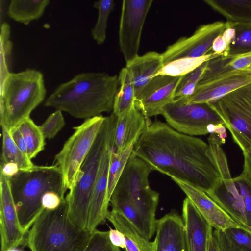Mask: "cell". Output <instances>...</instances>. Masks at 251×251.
<instances>
[{
    "label": "cell",
    "mask_w": 251,
    "mask_h": 251,
    "mask_svg": "<svg viewBox=\"0 0 251 251\" xmlns=\"http://www.w3.org/2000/svg\"><path fill=\"white\" fill-rule=\"evenodd\" d=\"M218 56H220L211 52L200 57L182 58L174 60L164 65L155 76L165 75L181 77L194 70L203 63Z\"/></svg>",
    "instance_id": "30"
},
{
    "label": "cell",
    "mask_w": 251,
    "mask_h": 251,
    "mask_svg": "<svg viewBox=\"0 0 251 251\" xmlns=\"http://www.w3.org/2000/svg\"><path fill=\"white\" fill-rule=\"evenodd\" d=\"M244 165L240 176L247 182L251 188V150L243 152Z\"/></svg>",
    "instance_id": "43"
},
{
    "label": "cell",
    "mask_w": 251,
    "mask_h": 251,
    "mask_svg": "<svg viewBox=\"0 0 251 251\" xmlns=\"http://www.w3.org/2000/svg\"><path fill=\"white\" fill-rule=\"evenodd\" d=\"M50 2L49 0H12L7 14L13 20L27 25L42 16Z\"/></svg>",
    "instance_id": "26"
},
{
    "label": "cell",
    "mask_w": 251,
    "mask_h": 251,
    "mask_svg": "<svg viewBox=\"0 0 251 251\" xmlns=\"http://www.w3.org/2000/svg\"><path fill=\"white\" fill-rule=\"evenodd\" d=\"M118 76L106 73H82L60 84L44 102L47 107L87 119L113 111Z\"/></svg>",
    "instance_id": "2"
},
{
    "label": "cell",
    "mask_w": 251,
    "mask_h": 251,
    "mask_svg": "<svg viewBox=\"0 0 251 251\" xmlns=\"http://www.w3.org/2000/svg\"><path fill=\"white\" fill-rule=\"evenodd\" d=\"M63 200L57 193L49 191L43 196L41 204L44 209L54 210L59 207Z\"/></svg>",
    "instance_id": "41"
},
{
    "label": "cell",
    "mask_w": 251,
    "mask_h": 251,
    "mask_svg": "<svg viewBox=\"0 0 251 251\" xmlns=\"http://www.w3.org/2000/svg\"><path fill=\"white\" fill-rule=\"evenodd\" d=\"M251 65V51L232 58L218 56L207 61L198 84L227 73L244 70Z\"/></svg>",
    "instance_id": "24"
},
{
    "label": "cell",
    "mask_w": 251,
    "mask_h": 251,
    "mask_svg": "<svg viewBox=\"0 0 251 251\" xmlns=\"http://www.w3.org/2000/svg\"><path fill=\"white\" fill-rule=\"evenodd\" d=\"M233 180L244 200L247 218L246 225L251 226V188L240 175Z\"/></svg>",
    "instance_id": "40"
},
{
    "label": "cell",
    "mask_w": 251,
    "mask_h": 251,
    "mask_svg": "<svg viewBox=\"0 0 251 251\" xmlns=\"http://www.w3.org/2000/svg\"><path fill=\"white\" fill-rule=\"evenodd\" d=\"M163 65L162 54L155 51H149L143 55H138L126 63V68L130 72L133 78L136 97Z\"/></svg>",
    "instance_id": "22"
},
{
    "label": "cell",
    "mask_w": 251,
    "mask_h": 251,
    "mask_svg": "<svg viewBox=\"0 0 251 251\" xmlns=\"http://www.w3.org/2000/svg\"><path fill=\"white\" fill-rule=\"evenodd\" d=\"M10 25L7 23L4 22L1 24L0 47V85L10 73L7 62L12 49V43L10 40Z\"/></svg>",
    "instance_id": "37"
},
{
    "label": "cell",
    "mask_w": 251,
    "mask_h": 251,
    "mask_svg": "<svg viewBox=\"0 0 251 251\" xmlns=\"http://www.w3.org/2000/svg\"><path fill=\"white\" fill-rule=\"evenodd\" d=\"M209 103L243 152L251 150V83Z\"/></svg>",
    "instance_id": "10"
},
{
    "label": "cell",
    "mask_w": 251,
    "mask_h": 251,
    "mask_svg": "<svg viewBox=\"0 0 251 251\" xmlns=\"http://www.w3.org/2000/svg\"><path fill=\"white\" fill-rule=\"evenodd\" d=\"M134 146L131 145L119 152H116L113 150L111 153L107 186V198L109 201L113 192L131 155Z\"/></svg>",
    "instance_id": "33"
},
{
    "label": "cell",
    "mask_w": 251,
    "mask_h": 251,
    "mask_svg": "<svg viewBox=\"0 0 251 251\" xmlns=\"http://www.w3.org/2000/svg\"><path fill=\"white\" fill-rule=\"evenodd\" d=\"M152 171L148 163L131 153L112 193L130 199L142 221L148 240L155 232V213L159 196L149 185V176Z\"/></svg>",
    "instance_id": "7"
},
{
    "label": "cell",
    "mask_w": 251,
    "mask_h": 251,
    "mask_svg": "<svg viewBox=\"0 0 251 251\" xmlns=\"http://www.w3.org/2000/svg\"><path fill=\"white\" fill-rule=\"evenodd\" d=\"M227 22L251 23V0H204Z\"/></svg>",
    "instance_id": "25"
},
{
    "label": "cell",
    "mask_w": 251,
    "mask_h": 251,
    "mask_svg": "<svg viewBox=\"0 0 251 251\" xmlns=\"http://www.w3.org/2000/svg\"><path fill=\"white\" fill-rule=\"evenodd\" d=\"M150 121L136 107L117 116L114 138V151L119 152L135 145L145 131Z\"/></svg>",
    "instance_id": "21"
},
{
    "label": "cell",
    "mask_w": 251,
    "mask_h": 251,
    "mask_svg": "<svg viewBox=\"0 0 251 251\" xmlns=\"http://www.w3.org/2000/svg\"><path fill=\"white\" fill-rule=\"evenodd\" d=\"M25 235L20 224L9 179L0 172V251L21 245Z\"/></svg>",
    "instance_id": "13"
},
{
    "label": "cell",
    "mask_w": 251,
    "mask_h": 251,
    "mask_svg": "<svg viewBox=\"0 0 251 251\" xmlns=\"http://www.w3.org/2000/svg\"><path fill=\"white\" fill-rule=\"evenodd\" d=\"M244 70L251 72V65Z\"/></svg>",
    "instance_id": "50"
},
{
    "label": "cell",
    "mask_w": 251,
    "mask_h": 251,
    "mask_svg": "<svg viewBox=\"0 0 251 251\" xmlns=\"http://www.w3.org/2000/svg\"><path fill=\"white\" fill-rule=\"evenodd\" d=\"M173 180L184 192L207 222L216 230L239 227L238 224L205 192L176 179Z\"/></svg>",
    "instance_id": "17"
},
{
    "label": "cell",
    "mask_w": 251,
    "mask_h": 251,
    "mask_svg": "<svg viewBox=\"0 0 251 251\" xmlns=\"http://www.w3.org/2000/svg\"><path fill=\"white\" fill-rule=\"evenodd\" d=\"M154 251H188L183 219L172 211L156 220Z\"/></svg>",
    "instance_id": "20"
},
{
    "label": "cell",
    "mask_w": 251,
    "mask_h": 251,
    "mask_svg": "<svg viewBox=\"0 0 251 251\" xmlns=\"http://www.w3.org/2000/svg\"><path fill=\"white\" fill-rule=\"evenodd\" d=\"M23 231L26 234L44 209L41 204L44 194L49 191L64 199L67 188L60 168L52 166H36L20 170L8 178Z\"/></svg>",
    "instance_id": "3"
},
{
    "label": "cell",
    "mask_w": 251,
    "mask_h": 251,
    "mask_svg": "<svg viewBox=\"0 0 251 251\" xmlns=\"http://www.w3.org/2000/svg\"><path fill=\"white\" fill-rule=\"evenodd\" d=\"M180 77L165 75L153 77L136 97V107L146 118L161 114L163 108L175 100Z\"/></svg>",
    "instance_id": "14"
},
{
    "label": "cell",
    "mask_w": 251,
    "mask_h": 251,
    "mask_svg": "<svg viewBox=\"0 0 251 251\" xmlns=\"http://www.w3.org/2000/svg\"><path fill=\"white\" fill-rule=\"evenodd\" d=\"M104 119L101 115L96 116L74 127V132L55 156V165L61 170L67 189L70 190L74 184Z\"/></svg>",
    "instance_id": "9"
},
{
    "label": "cell",
    "mask_w": 251,
    "mask_h": 251,
    "mask_svg": "<svg viewBox=\"0 0 251 251\" xmlns=\"http://www.w3.org/2000/svg\"><path fill=\"white\" fill-rule=\"evenodd\" d=\"M114 5L113 0H100L93 4V7L98 10V17L92 29L91 35L99 45L102 44L105 41L108 18Z\"/></svg>",
    "instance_id": "34"
},
{
    "label": "cell",
    "mask_w": 251,
    "mask_h": 251,
    "mask_svg": "<svg viewBox=\"0 0 251 251\" xmlns=\"http://www.w3.org/2000/svg\"><path fill=\"white\" fill-rule=\"evenodd\" d=\"M84 251H121L120 248L110 241L109 231L95 229L91 236Z\"/></svg>",
    "instance_id": "38"
},
{
    "label": "cell",
    "mask_w": 251,
    "mask_h": 251,
    "mask_svg": "<svg viewBox=\"0 0 251 251\" xmlns=\"http://www.w3.org/2000/svg\"><path fill=\"white\" fill-rule=\"evenodd\" d=\"M62 112L56 110L39 126L45 139L53 138L64 127L65 120Z\"/></svg>",
    "instance_id": "39"
},
{
    "label": "cell",
    "mask_w": 251,
    "mask_h": 251,
    "mask_svg": "<svg viewBox=\"0 0 251 251\" xmlns=\"http://www.w3.org/2000/svg\"><path fill=\"white\" fill-rule=\"evenodd\" d=\"M12 138L18 148L27 155V148L24 137L18 126L11 129L9 131Z\"/></svg>",
    "instance_id": "44"
},
{
    "label": "cell",
    "mask_w": 251,
    "mask_h": 251,
    "mask_svg": "<svg viewBox=\"0 0 251 251\" xmlns=\"http://www.w3.org/2000/svg\"><path fill=\"white\" fill-rule=\"evenodd\" d=\"M251 83V72L239 70L198 84L186 99L190 102L209 103Z\"/></svg>",
    "instance_id": "16"
},
{
    "label": "cell",
    "mask_w": 251,
    "mask_h": 251,
    "mask_svg": "<svg viewBox=\"0 0 251 251\" xmlns=\"http://www.w3.org/2000/svg\"><path fill=\"white\" fill-rule=\"evenodd\" d=\"M208 251H220L218 241L213 235L211 239Z\"/></svg>",
    "instance_id": "47"
},
{
    "label": "cell",
    "mask_w": 251,
    "mask_h": 251,
    "mask_svg": "<svg viewBox=\"0 0 251 251\" xmlns=\"http://www.w3.org/2000/svg\"><path fill=\"white\" fill-rule=\"evenodd\" d=\"M109 239L111 243L119 248H125L126 241L123 234L119 230L110 228L109 231Z\"/></svg>",
    "instance_id": "45"
},
{
    "label": "cell",
    "mask_w": 251,
    "mask_h": 251,
    "mask_svg": "<svg viewBox=\"0 0 251 251\" xmlns=\"http://www.w3.org/2000/svg\"><path fill=\"white\" fill-rule=\"evenodd\" d=\"M117 117H105L94 144L83 163L72 188L65 197L69 217L77 227L87 229L89 212L100 161L107 148L114 144Z\"/></svg>",
    "instance_id": "4"
},
{
    "label": "cell",
    "mask_w": 251,
    "mask_h": 251,
    "mask_svg": "<svg viewBox=\"0 0 251 251\" xmlns=\"http://www.w3.org/2000/svg\"><path fill=\"white\" fill-rule=\"evenodd\" d=\"M110 203L112 209L122 213L145 236V228L142 221L134 204L128 197L125 195L112 194Z\"/></svg>",
    "instance_id": "35"
},
{
    "label": "cell",
    "mask_w": 251,
    "mask_h": 251,
    "mask_svg": "<svg viewBox=\"0 0 251 251\" xmlns=\"http://www.w3.org/2000/svg\"><path fill=\"white\" fill-rule=\"evenodd\" d=\"M239 226L241 228L251 234V226L246 224H239Z\"/></svg>",
    "instance_id": "48"
},
{
    "label": "cell",
    "mask_w": 251,
    "mask_h": 251,
    "mask_svg": "<svg viewBox=\"0 0 251 251\" xmlns=\"http://www.w3.org/2000/svg\"><path fill=\"white\" fill-rule=\"evenodd\" d=\"M207 61L203 63L192 72L181 76L175 93V99L188 97L194 92L203 73Z\"/></svg>",
    "instance_id": "36"
},
{
    "label": "cell",
    "mask_w": 251,
    "mask_h": 251,
    "mask_svg": "<svg viewBox=\"0 0 251 251\" xmlns=\"http://www.w3.org/2000/svg\"><path fill=\"white\" fill-rule=\"evenodd\" d=\"M106 219L125 239V251H154L155 242H151L122 213L112 209Z\"/></svg>",
    "instance_id": "23"
},
{
    "label": "cell",
    "mask_w": 251,
    "mask_h": 251,
    "mask_svg": "<svg viewBox=\"0 0 251 251\" xmlns=\"http://www.w3.org/2000/svg\"><path fill=\"white\" fill-rule=\"evenodd\" d=\"M182 218L188 251H208L213 227L187 197L183 201Z\"/></svg>",
    "instance_id": "19"
},
{
    "label": "cell",
    "mask_w": 251,
    "mask_h": 251,
    "mask_svg": "<svg viewBox=\"0 0 251 251\" xmlns=\"http://www.w3.org/2000/svg\"><path fill=\"white\" fill-rule=\"evenodd\" d=\"M25 139L28 157L31 160L44 149L45 138L39 127L28 117L17 126Z\"/></svg>",
    "instance_id": "32"
},
{
    "label": "cell",
    "mask_w": 251,
    "mask_h": 251,
    "mask_svg": "<svg viewBox=\"0 0 251 251\" xmlns=\"http://www.w3.org/2000/svg\"><path fill=\"white\" fill-rule=\"evenodd\" d=\"M161 115L168 125L190 136L214 133L224 122L209 103L189 101L186 98L175 99L163 109Z\"/></svg>",
    "instance_id": "8"
},
{
    "label": "cell",
    "mask_w": 251,
    "mask_h": 251,
    "mask_svg": "<svg viewBox=\"0 0 251 251\" xmlns=\"http://www.w3.org/2000/svg\"><path fill=\"white\" fill-rule=\"evenodd\" d=\"M118 78L120 88L115 97L112 112L117 116L129 109L136 99L133 78L126 67L121 70Z\"/></svg>",
    "instance_id": "28"
},
{
    "label": "cell",
    "mask_w": 251,
    "mask_h": 251,
    "mask_svg": "<svg viewBox=\"0 0 251 251\" xmlns=\"http://www.w3.org/2000/svg\"><path fill=\"white\" fill-rule=\"evenodd\" d=\"M152 0H124L119 30V46L126 63L138 55L142 32Z\"/></svg>",
    "instance_id": "11"
},
{
    "label": "cell",
    "mask_w": 251,
    "mask_h": 251,
    "mask_svg": "<svg viewBox=\"0 0 251 251\" xmlns=\"http://www.w3.org/2000/svg\"><path fill=\"white\" fill-rule=\"evenodd\" d=\"M7 251H24L20 249L15 248H12V249H9Z\"/></svg>",
    "instance_id": "49"
},
{
    "label": "cell",
    "mask_w": 251,
    "mask_h": 251,
    "mask_svg": "<svg viewBox=\"0 0 251 251\" xmlns=\"http://www.w3.org/2000/svg\"><path fill=\"white\" fill-rule=\"evenodd\" d=\"M227 26V23L216 21L199 26L190 37H182L169 46L162 53L163 64L182 58H197L210 53L215 38Z\"/></svg>",
    "instance_id": "12"
},
{
    "label": "cell",
    "mask_w": 251,
    "mask_h": 251,
    "mask_svg": "<svg viewBox=\"0 0 251 251\" xmlns=\"http://www.w3.org/2000/svg\"><path fill=\"white\" fill-rule=\"evenodd\" d=\"M114 144L109 146L102 157L90 205L87 230L92 233L106 219L110 201L107 198L108 170Z\"/></svg>",
    "instance_id": "18"
},
{
    "label": "cell",
    "mask_w": 251,
    "mask_h": 251,
    "mask_svg": "<svg viewBox=\"0 0 251 251\" xmlns=\"http://www.w3.org/2000/svg\"><path fill=\"white\" fill-rule=\"evenodd\" d=\"M27 233L31 251H84L91 235L71 221L65 198L56 209H44Z\"/></svg>",
    "instance_id": "5"
},
{
    "label": "cell",
    "mask_w": 251,
    "mask_h": 251,
    "mask_svg": "<svg viewBox=\"0 0 251 251\" xmlns=\"http://www.w3.org/2000/svg\"><path fill=\"white\" fill-rule=\"evenodd\" d=\"M132 154L153 169L206 193L221 179L208 144L160 121H151Z\"/></svg>",
    "instance_id": "1"
},
{
    "label": "cell",
    "mask_w": 251,
    "mask_h": 251,
    "mask_svg": "<svg viewBox=\"0 0 251 251\" xmlns=\"http://www.w3.org/2000/svg\"><path fill=\"white\" fill-rule=\"evenodd\" d=\"M221 179L206 194L222 208L238 225L247 224L243 197L231 177L228 163L218 166Z\"/></svg>",
    "instance_id": "15"
},
{
    "label": "cell",
    "mask_w": 251,
    "mask_h": 251,
    "mask_svg": "<svg viewBox=\"0 0 251 251\" xmlns=\"http://www.w3.org/2000/svg\"><path fill=\"white\" fill-rule=\"evenodd\" d=\"M19 171V167L14 163H0V172L7 178L15 176Z\"/></svg>",
    "instance_id": "46"
},
{
    "label": "cell",
    "mask_w": 251,
    "mask_h": 251,
    "mask_svg": "<svg viewBox=\"0 0 251 251\" xmlns=\"http://www.w3.org/2000/svg\"><path fill=\"white\" fill-rule=\"evenodd\" d=\"M1 126L9 131L29 117L45 100L46 89L43 74L34 69L10 73L0 85Z\"/></svg>",
    "instance_id": "6"
},
{
    "label": "cell",
    "mask_w": 251,
    "mask_h": 251,
    "mask_svg": "<svg viewBox=\"0 0 251 251\" xmlns=\"http://www.w3.org/2000/svg\"><path fill=\"white\" fill-rule=\"evenodd\" d=\"M222 33L215 38L211 50V52L219 56L224 55L228 50L230 45L229 41Z\"/></svg>",
    "instance_id": "42"
},
{
    "label": "cell",
    "mask_w": 251,
    "mask_h": 251,
    "mask_svg": "<svg viewBox=\"0 0 251 251\" xmlns=\"http://www.w3.org/2000/svg\"><path fill=\"white\" fill-rule=\"evenodd\" d=\"M2 129V152L0 163H14L20 170L32 168L35 165L27 155L23 153L17 146L12 138L9 130L3 126Z\"/></svg>",
    "instance_id": "29"
},
{
    "label": "cell",
    "mask_w": 251,
    "mask_h": 251,
    "mask_svg": "<svg viewBox=\"0 0 251 251\" xmlns=\"http://www.w3.org/2000/svg\"><path fill=\"white\" fill-rule=\"evenodd\" d=\"M229 23L235 30V37L227 51L220 56L232 58L251 51V23Z\"/></svg>",
    "instance_id": "31"
},
{
    "label": "cell",
    "mask_w": 251,
    "mask_h": 251,
    "mask_svg": "<svg viewBox=\"0 0 251 251\" xmlns=\"http://www.w3.org/2000/svg\"><path fill=\"white\" fill-rule=\"evenodd\" d=\"M213 234L220 251H251V234L239 227L215 229Z\"/></svg>",
    "instance_id": "27"
}]
</instances>
